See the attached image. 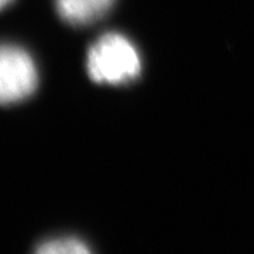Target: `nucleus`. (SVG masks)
<instances>
[{
    "mask_svg": "<svg viewBox=\"0 0 254 254\" xmlns=\"http://www.w3.org/2000/svg\"><path fill=\"white\" fill-rule=\"evenodd\" d=\"M86 68L95 82L122 85L138 76L141 60L128 38L118 33H108L98 38L89 48Z\"/></svg>",
    "mask_w": 254,
    "mask_h": 254,
    "instance_id": "f257e3e1",
    "label": "nucleus"
},
{
    "mask_svg": "<svg viewBox=\"0 0 254 254\" xmlns=\"http://www.w3.org/2000/svg\"><path fill=\"white\" fill-rule=\"evenodd\" d=\"M36 63L24 48L0 44V105L27 99L37 89Z\"/></svg>",
    "mask_w": 254,
    "mask_h": 254,
    "instance_id": "f03ea898",
    "label": "nucleus"
},
{
    "mask_svg": "<svg viewBox=\"0 0 254 254\" xmlns=\"http://www.w3.org/2000/svg\"><path fill=\"white\" fill-rule=\"evenodd\" d=\"M115 0H55L58 14L75 26L91 24L106 14Z\"/></svg>",
    "mask_w": 254,
    "mask_h": 254,
    "instance_id": "7ed1b4c3",
    "label": "nucleus"
},
{
    "mask_svg": "<svg viewBox=\"0 0 254 254\" xmlns=\"http://www.w3.org/2000/svg\"><path fill=\"white\" fill-rule=\"evenodd\" d=\"M33 254H93V250L79 237L55 236L40 242Z\"/></svg>",
    "mask_w": 254,
    "mask_h": 254,
    "instance_id": "20e7f679",
    "label": "nucleus"
},
{
    "mask_svg": "<svg viewBox=\"0 0 254 254\" xmlns=\"http://www.w3.org/2000/svg\"><path fill=\"white\" fill-rule=\"evenodd\" d=\"M13 0H0V10L3 9V7H6L7 4H10Z\"/></svg>",
    "mask_w": 254,
    "mask_h": 254,
    "instance_id": "39448f33",
    "label": "nucleus"
}]
</instances>
